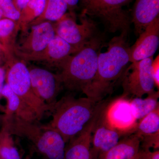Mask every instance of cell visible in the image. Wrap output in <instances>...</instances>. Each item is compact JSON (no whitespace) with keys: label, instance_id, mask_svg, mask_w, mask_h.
<instances>
[{"label":"cell","instance_id":"cell-37","mask_svg":"<svg viewBox=\"0 0 159 159\" xmlns=\"http://www.w3.org/2000/svg\"><path fill=\"white\" fill-rule=\"evenodd\" d=\"M2 46H1V45H0V50H2Z\"/></svg>","mask_w":159,"mask_h":159},{"label":"cell","instance_id":"cell-26","mask_svg":"<svg viewBox=\"0 0 159 159\" xmlns=\"http://www.w3.org/2000/svg\"><path fill=\"white\" fill-rule=\"evenodd\" d=\"M159 132L153 134L142 137L141 141H144V145L145 149L154 148L155 149L159 148Z\"/></svg>","mask_w":159,"mask_h":159},{"label":"cell","instance_id":"cell-8","mask_svg":"<svg viewBox=\"0 0 159 159\" xmlns=\"http://www.w3.org/2000/svg\"><path fill=\"white\" fill-rule=\"evenodd\" d=\"M153 57L131 63L122 74V86L124 97L132 95L142 98L154 92L152 74Z\"/></svg>","mask_w":159,"mask_h":159},{"label":"cell","instance_id":"cell-17","mask_svg":"<svg viewBox=\"0 0 159 159\" xmlns=\"http://www.w3.org/2000/svg\"><path fill=\"white\" fill-rule=\"evenodd\" d=\"M141 139L135 134L119 142L98 159H131L140 152Z\"/></svg>","mask_w":159,"mask_h":159},{"label":"cell","instance_id":"cell-35","mask_svg":"<svg viewBox=\"0 0 159 159\" xmlns=\"http://www.w3.org/2000/svg\"><path fill=\"white\" fill-rule=\"evenodd\" d=\"M3 17L2 12V10L0 9V20L2 19V17Z\"/></svg>","mask_w":159,"mask_h":159},{"label":"cell","instance_id":"cell-14","mask_svg":"<svg viewBox=\"0 0 159 159\" xmlns=\"http://www.w3.org/2000/svg\"><path fill=\"white\" fill-rule=\"evenodd\" d=\"M79 51L56 34L45 49L40 53L22 60L24 61L41 62L58 68L65 60Z\"/></svg>","mask_w":159,"mask_h":159},{"label":"cell","instance_id":"cell-40","mask_svg":"<svg viewBox=\"0 0 159 159\" xmlns=\"http://www.w3.org/2000/svg\"></svg>","mask_w":159,"mask_h":159},{"label":"cell","instance_id":"cell-28","mask_svg":"<svg viewBox=\"0 0 159 159\" xmlns=\"http://www.w3.org/2000/svg\"><path fill=\"white\" fill-rule=\"evenodd\" d=\"M6 77V70L4 68L0 67V98L1 97L2 90L5 85Z\"/></svg>","mask_w":159,"mask_h":159},{"label":"cell","instance_id":"cell-2","mask_svg":"<svg viewBox=\"0 0 159 159\" xmlns=\"http://www.w3.org/2000/svg\"><path fill=\"white\" fill-rule=\"evenodd\" d=\"M88 97H62L51 109L52 119L48 125L62 136L66 143L76 136L89 122L100 104Z\"/></svg>","mask_w":159,"mask_h":159},{"label":"cell","instance_id":"cell-13","mask_svg":"<svg viewBox=\"0 0 159 159\" xmlns=\"http://www.w3.org/2000/svg\"><path fill=\"white\" fill-rule=\"evenodd\" d=\"M159 45V18L153 21L139 34L129 49V62L153 57Z\"/></svg>","mask_w":159,"mask_h":159},{"label":"cell","instance_id":"cell-23","mask_svg":"<svg viewBox=\"0 0 159 159\" xmlns=\"http://www.w3.org/2000/svg\"><path fill=\"white\" fill-rule=\"evenodd\" d=\"M159 132V107L140 119L134 134L140 138Z\"/></svg>","mask_w":159,"mask_h":159},{"label":"cell","instance_id":"cell-4","mask_svg":"<svg viewBox=\"0 0 159 159\" xmlns=\"http://www.w3.org/2000/svg\"><path fill=\"white\" fill-rule=\"evenodd\" d=\"M101 46V38L97 39L61 64L57 74L62 86L70 91L85 92L96 76Z\"/></svg>","mask_w":159,"mask_h":159},{"label":"cell","instance_id":"cell-20","mask_svg":"<svg viewBox=\"0 0 159 159\" xmlns=\"http://www.w3.org/2000/svg\"><path fill=\"white\" fill-rule=\"evenodd\" d=\"M46 2V0H30L20 11V16L17 22L22 33L28 31L31 23L42 14Z\"/></svg>","mask_w":159,"mask_h":159},{"label":"cell","instance_id":"cell-12","mask_svg":"<svg viewBox=\"0 0 159 159\" xmlns=\"http://www.w3.org/2000/svg\"><path fill=\"white\" fill-rule=\"evenodd\" d=\"M104 107L105 105L100 104L89 122L69 142L66 148L64 159H92L91 151L93 133Z\"/></svg>","mask_w":159,"mask_h":159},{"label":"cell","instance_id":"cell-21","mask_svg":"<svg viewBox=\"0 0 159 159\" xmlns=\"http://www.w3.org/2000/svg\"><path fill=\"white\" fill-rule=\"evenodd\" d=\"M159 91L148 95V97L142 99L136 97L130 100L131 105L137 120H140L158 107Z\"/></svg>","mask_w":159,"mask_h":159},{"label":"cell","instance_id":"cell-22","mask_svg":"<svg viewBox=\"0 0 159 159\" xmlns=\"http://www.w3.org/2000/svg\"><path fill=\"white\" fill-rule=\"evenodd\" d=\"M20 31L17 21L7 18L0 20V39L8 51L13 52L16 37Z\"/></svg>","mask_w":159,"mask_h":159},{"label":"cell","instance_id":"cell-39","mask_svg":"<svg viewBox=\"0 0 159 159\" xmlns=\"http://www.w3.org/2000/svg\"><path fill=\"white\" fill-rule=\"evenodd\" d=\"M0 159H1V157H0Z\"/></svg>","mask_w":159,"mask_h":159},{"label":"cell","instance_id":"cell-16","mask_svg":"<svg viewBox=\"0 0 159 159\" xmlns=\"http://www.w3.org/2000/svg\"><path fill=\"white\" fill-rule=\"evenodd\" d=\"M159 15V0H136L131 20L136 34H141Z\"/></svg>","mask_w":159,"mask_h":159},{"label":"cell","instance_id":"cell-29","mask_svg":"<svg viewBox=\"0 0 159 159\" xmlns=\"http://www.w3.org/2000/svg\"><path fill=\"white\" fill-rule=\"evenodd\" d=\"M143 152L148 159H159L158 149L153 152L150 151L149 149H145Z\"/></svg>","mask_w":159,"mask_h":159},{"label":"cell","instance_id":"cell-24","mask_svg":"<svg viewBox=\"0 0 159 159\" xmlns=\"http://www.w3.org/2000/svg\"><path fill=\"white\" fill-rule=\"evenodd\" d=\"M0 157L2 159H21L11 135L3 128L0 132Z\"/></svg>","mask_w":159,"mask_h":159},{"label":"cell","instance_id":"cell-38","mask_svg":"<svg viewBox=\"0 0 159 159\" xmlns=\"http://www.w3.org/2000/svg\"><path fill=\"white\" fill-rule=\"evenodd\" d=\"M1 109V106H0V110Z\"/></svg>","mask_w":159,"mask_h":159},{"label":"cell","instance_id":"cell-32","mask_svg":"<svg viewBox=\"0 0 159 159\" xmlns=\"http://www.w3.org/2000/svg\"><path fill=\"white\" fill-rule=\"evenodd\" d=\"M82 3L83 4L84 7L88 6L89 3H90L93 0H81Z\"/></svg>","mask_w":159,"mask_h":159},{"label":"cell","instance_id":"cell-1","mask_svg":"<svg viewBox=\"0 0 159 159\" xmlns=\"http://www.w3.org/2000/svg\"><path fill=\"white\" fill-rule=\"evenodd\" d=\"M127 34L120 33L110 41L105 52L99 53L96 76L84 93L98 102L111 89L115 82L121 77L129 62L130 47Z\"/></svg>","mask_w":159,"mask_h":159},{"label":"cell","instance_id":"cell-27","mask_svg":"<svg viewBox=\"0 0 159 159\" xmlns=\"http://www.w3.org/2000/svg\"><path fill=\"white\" fill-rule=\"evenodd\" d=\"M152 74L156 86L159 88V56L153 59L152 63Z\"/></svg>","mask_w":159,"mask_h":159},{"label":"cell","instance_id":"cell-36","mask_svg":"<svg viewBox=\"0 0 159 159\" xmlns=\"http://www.w3.org/2000/svg\"><path fill=\"white\" fill-rule=\"evenodd\" d=\"M25 159H31V156L30 155H28Z\"/></svg>","mask_w":159,"mask_h":159},{"label":"cell","instance_id":"cell-18","mask_svg":"<svg viewBox=\"0 0 159 159\" xmlns=\"http://www.w3.org/2000/svg\"><path fill=\"white\" fill-rule=\"evenodd\" d=\"M7 100V106L5 110L6 115H13L24 120L31 122H39L38 118L35 113L18 97L7 83L4 86L1 97Z\"/></svg>","mask_w":159,"mask_h":159},{"label":"cell","instance_id":"cell-6","mask_svg":"<svg viewBox=\"0 0 159 159\" xmlns=\"http://www.w3.org/2000/svg\"><path fill=\"white\" fill-rule=\"evenodd\" d=\"M80 20V24H77L74 18L66 14L53 24L55 34L80 51L101 37L96 22L84 11Z\"/></svg>","mask_w":159,"mask_h":159},{"label":"cell","instance_id":"cell-25","mask_svg":"<svg viewBox=\"0 0 159 159\" xmlns=\"http://www.w3.org/2000/svg\"><path fill=\"white\" fill-rule=\"evenodd\" d=\"M0 9L3 17L18 21L20 16V11L16 8L13 0H0Z\"/></svg>","mask_w":159,"mask_h":159},{"label":"cell","instance_id":"cell-30","mask_svg":"<svg viewBox=\"0 0 159 159\" xmlns=\"http://www.w3.org/2000/svg\"><path fill=\"white\" fill-rule=\"evenodd\" d=\"M15 5L20 11H22L30 0H13Z\"/></svg>","mask_w":159,"mask_h":159},{"label":"cell","instance_id":"cell-7","mask_svg":"<svg viewBox=\"0 0 159 159\" xmlns=\"http://www.w3.org/2000/svg\"><path fill=\"white\" fill-rule=\"evenodd\" d=\"M131 1L93 0L84 7L83 11L89 16L99 18L110 32L119 31L128 34L130 21L122 7Z\"/></svg>","mask_w":159,"mask_h":159},{"label":"cell","instance_id":"cell-31","mask_svg":"<svg viewBox=\"0 0 159 159\" xmlns=\"http://www.w3.org/2000/svg\"><path fill=\"white\" fill-rule=\"evenodd\" d=\"M80 0H65V1L67 4L69 8L73 9L77 7Z\"/></svg>","mask_w":159,"mask_h":159},{"label":"cell","instance_id":"cell-5","mask_svg":"<svg viewBox=\"0 0 159 159\" xmlns=\"http://www.w3.org/2000/svg\"><path fill=\"white\" fill-rule=\"evenodd\" d=\"M6 83L12 91L35 113L40 120L51 107L35 95L31 86L29 67L13 52L8 53Z\"/></svg>","mask_w":159,"mask_h":159},{"label":"cell","instance_id":"cell-15","mask_svg":"<svg viewBox=\"0 0 159 159\" xmlns=\"http://www.w3.org/2000/svg\"><path fill=\"white\" fill-rule=\"evenodd\" d=\"M102 113L93 133L91 151L92 159H98L99 156L109 150L119 142L122 135L106 125L102 119Z\"/></svg>","mask_w":159,"mask_h":159},{"label":"cell","instance_id":"cell-9","mask_svg":"<svg viewBox=\"0 0 159 159\" xmlns=\"http://www.w3.org/2000/svg\"><path fill=\"white\" fill-rule=\"evenodd\" d=\"M23 34L15 45L13 53L21 59L40 53L45 49L55 34L54 24L44 22L32 26Z\"/></svg>","mask_w":159,"mask_h":159},{"label":"cell","instance_id":"cell-11","mask_svg":"<svg viewBox=\"0 0 159 159\" xmlns=\"http://www.w3.org/2000/svg\"><path fill=\"white\" fill-rule=\"evenodd\" d=\"M29 68L34 93L52 108L57 101V96L62 86L58 75L42 68Z\"/></svg>","mask_w":159,"mask_h":159},{"label":"cell","instance_id":"cell-34","mask_svg":"<svg viewBox=\"0 0 159 159\" xmlns=\"http://www.w3.org/2000/svg\"><path fill=\"white\" fill-rule=\"evenodd\" d=\"M140 151L139 152V153L137 155V156H136L135 157H134L133 158L131 159H139V157H140Z\"/></svg>","mask_w":159,"mask_h":159},{"label":"cell","instance_id":"cell-10","mask_svg":"<svg viewBox=\"0 0 159 159\" xmlns=\"http://www.w3.org/2000/svg\"><path fill=\"white\" fill-rule=\"evenodd\" d=\"M102 119L106 125L122 135L135 132L138 125L130 100L125 97L116 99L103 109Z\"/></svg>","mask_w":159,"mask_h":159},{"label":"cell","instance_id":"cell-19","mask_svg":"<svg viewBox=\"0 0 159 159\" xmlns=\"http://www.w3.org/2000/svg\"><path fill=\"white\" fill-rule=\"evenodd\" d=\"M68 9L65 0H46L42 14L31 23L29 28L44 22H57L65 15Z\"/></svg>","mask_w":159,"mask_h":159},{"label":"cell","instance_id":"cell-3","mask_svg":"<svg viewBox=\"0 0 159 159\" xmlns=\"http://www.w3.org/2000/svg\"><path fill=\"white\" fill-rule=\"evenodd\" d=\"M2 128L11 135L25 138L47 159H64L66 143L57 132L38 122L24 120L13 115H5Z\"/></svg>","mask_w":159,"mask_h":159},{"label":"cell","instance_id":"cell-33","mask_svg":"<svg viewBox=\"0 0 159 159\" xmlns=\"http://www.w3.org/2000/svg\"><path fill=\"white\" fill-rule=\"evenodd\" d=\"M139 159H148V158L145 156L143 151H140V155Z\"/></svg>","mask_w":159,"mask_h":159}]
</instances>
